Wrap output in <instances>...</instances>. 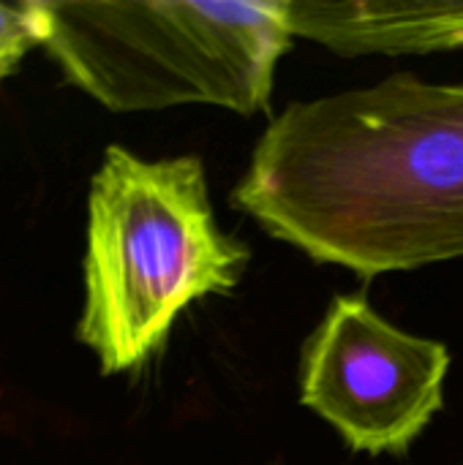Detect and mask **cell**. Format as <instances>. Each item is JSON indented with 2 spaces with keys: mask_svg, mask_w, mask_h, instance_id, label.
Instances as JSON below:
<instances>
[{
  "mask_svg": "<svg viewBox=\"0 0 463 465\" xmlns=\"http://www.w3.org/2000/svg\"><path fill=\"white\" fill-rule=\"evenodd\" d=\"M229 204L360 278L463 259V84L393 74L289 104Z\"/></svg>",
  "mask_w": 463,
  "mask_h": 465,
  "instance_id": "6da1fadb",
  "label": "cell"
},
{
  "mask_svg": "<svg viewBox=\"0 0 463 465\" xmlns=\"http://www.w3.org/2000/svg\"><path fill=\"white\" fill-rule=\"evenodd\" d=\"M85 237L76 341L104 376L142 368L183 311L237 289L251 259L213 215L202 158L147 161L123 144L90 180Z\"/></svg>",
  "mask_w": 463,
  "mask_h": 465,
  "instance_id": "7a4b0ae2",
  "label": "cell"
},
{
  "mask_svg": "<svg viewBox=\"0 0 463 465\" xmlns=\"http://www.w3.org/2000/svg\"><path fill=\"white\" fill-rule=\"evenodd\" d=\"M44 49L65 82L109 112L270 109L292 49L284 0H41Z\"/></svg>",
  "mask_w": 463,
  "mask_h": 465,
  "instance_id": "3957f363",
  "label": "cell"
},
{
  "mask_svg": "<svg viewBox=\"0 0 463 465\" xmlns=\"http://www.w3.org/2000/svg\"><path fill=\"white\" fill-rule=\"evenodd\" d=\"M450 351L404 332L363 294L330 300L300 351V403L352 452L404 455L445 406Z\"/></svg>",
  "mask_w": 463,
  "mask_h": 465,
  "instance_id": "277c9868",
  "label": "cell"
},
{
  "mask_svg": "<svg viewBox=\"0 0 463 465\" xmlns=\"http://www.w3.org/2000/svg\"><path fill=\"white\" fill-rule=\"evenodd\" d=\"M287 25L336 54L463 49V0H284Z\"/></svg>",
  "mask_w": 463,
  "mask_h": 465,
  "instance_id": "5b68a950",
  "label": "cell"
},
{
  "mask_svg": "<svg viewBox=\"0 0 463 465\" xmlns=\"http://www.w3.org/2000/svg\"><path fill=\"white\" fill-rule=\"evenodd\" d=\"M46 22L41 0L0 3V84L14 76L35 46L44 49Z\"/></svg>",
  "mask_w": 463,
  "mask_h": 465,
  "instance_id": "8992f818",
  "label": "cell"
}]
</instances>
